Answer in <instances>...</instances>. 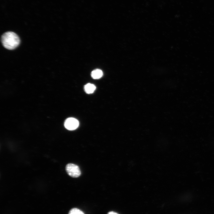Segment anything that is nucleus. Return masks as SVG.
Returning <instances> with one entry per match:
<instances>
[{
  "instance_id": "1",
  "label": "nucleus",
  "mask_w": 214,
  "mask_h": 214,
  "mask_svg": "<svg viewBox=\"0 0 214 214\" xmlns=\"http://www.w3.org/2000/svg\"><path fill=\"white\" fill-rule=\"evenodd\" d=\"M1 42L5 48L10 50H13L19 45L20 40L18 36L12 32L4 33L1 36Z\"/></svg>"
},
{
  "instance_id": "2",
  "label": "nucleus",
  "mask_w": 214,
  "mask_h": 214,
  "mask_svg": "<svg viewBox=\"0 0 214 214\" xmlns=\"http://www.w3.org/2000/svg\"><path fill=\"white\" fill-rule=\"evenodd\" d=\"M65 169L68 174L73 177H78L81 174V171L79 167L75 164H68L66 166Z\"/></svg>"
},
{
  "instance_id": "3",
  "label": "nucleus",
  "mask_w": 214,
  "mask_h": 214,
  "mask_svg": "<svg viewBox=\"0 0 214 214\" xmlns=\"http://www.w3.org/2000/svg\"><path fill=\"white\" fill-rule=\"evenodd\" d=\"M65 128L68 130H73L76 129L79 125V122L76 119L72 117L67 118L64 123Z\"/></svg>"
},
{
  "instance_id": "4",
  "label": "nucleus",
  "mask_w": 214,
  "mask_h": 214,
  "mask_svg": "<svg viewBox=\"0 0 214 214\" xmlns=\"http://www.w3.org/2000/svg\"><path fill=\"white\" fill-rule=\"evenodd\" d=\"M103 75L102 71L98 69H97L93 70L91 74L92 77L94 79L100 78L102 77Z\"/></svg>"
},
{
  "instance_id": "5",
  "label": "nucleus",
  "mask_w": 214,
  "mask_h": 214,
  "mask_svg": "<svg viewBox=\"0 0 214 214\" xmlns=\"http://www.w3.org/2000/svg\"><path fill=\"white\" fill-rule=\"evenodd\" d=\"M84 89L86 93L89 94L94 92L96 89V87L92 84L88 83L84 86Z\"/></svg>"
},
{
  "instance_id": "6",
  "label": "nucleus",
  "mask_w": 214,
  "mask_h": 214,
  "mask_svg": "<svg viewBox=\"0 0 214 214\" xmlns=\"http://www.w3.org/2000/svg\"><path fill=\"white\" fill-rule=\"evenodd\" d=\"M68 214H84L81 210L77 208L71 209L69 211Z\"/></svg>"
},
{
  "instance_id": "7",
  "label": "nucleus",
  "mask_w": 214,
  "mask_h": 214,
  "mask_svg": "<svg viewBox=\"0 0 214 214\" xmlns=\"http://www.w3.org/2000/svg\"><path fill=\"white\" fill-rule=\"evenodd\" d=\"M108 214H119L114 212L111 211L109 212Z\"/></svg>"
}]
</instances>
